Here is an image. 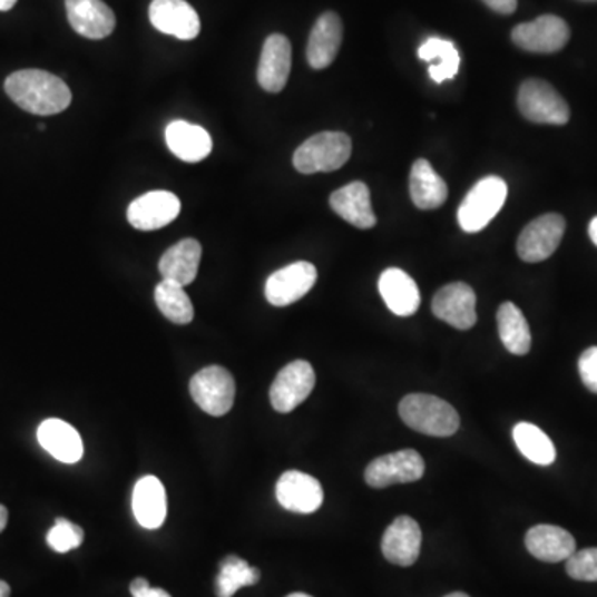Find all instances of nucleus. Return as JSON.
I'll use <instances>...</instances> for the list:
<instances>
[{
    "label": "nucleus",
    "mask_w": 597,
    "mask_h": 597,
    "mask_svg": "<svg viewBox=\"0 0 597 597\" xmlns=\"http://www.w3.org/2000/svg\"><path fill=\"white\" fill-rule=\"evenodd\" d=\"M3 88L17 107L39 117L62 114L72 104L66 81L46 70H19L7 77Z\"/></svg>",
    "instance_id": "obj_1"
},
{
    "label": "nucleus",
    "mask_w": 597,
    "mask_h": 597,
    "mask_svg": "<svg viewBox=\"0 0 597 597\" xmlns=\"http://www.w3.org/2000/svg\"><path fill=\"white\" fill-rule=\"evenodd\" d=\"M403 423L423 435L446 439L460 429V415L457 410L435 395L412 393L403 397L399 405Z\"/></svg>",
    "instance_id": "obj_2"
},
{
    "label": "nucleus",
    "mask_w": 597,
    "mask_h": 597,
    "mask_svg": "<svg viewBox=\"0 0 597 597\" xmlns=\"http://www.w3.org/2000/svg\"><path fill=\"white\" fill-rule=\"evenodd\" d=\"M352 141L342 131H322L301 145L294 153V166L302 175L329 173L342 168L351 158Z\"/></svg>",
    "instance_id": "obj_3"
},
{
    "label": "nucleus",
    "mask_w": 597,
    "mask_h": 597,
    "mask_svg": "<svg viewBox=\"0 0 597 597\" xmlns=\"http://www.w3.org/2000/svg\"><path fill=\"white\" fill-rule=\"evenodd\" d=\"M508 186L498 176L481 179L464 196L458 209V223L467 233H478L485 229L491 219L500 213L507 202Z\"/></svg>",
    "instance_id": "obj_4"
},
{
    "label": "nucleus",
    "mask_w": 597,
    "mask_h": 597,
    "mask_svg": "<svg viewBox=\"0 0 597 597\" xmlns=\"http://www.w3.org/2000/svg\"><path fill=\"white\" fill-rule=\"evenodd\" d=\"M518 108L532 124L566 125L571 117L565 98L548 81L538 78H529L521 85Z\"/></svg>",
    "instance_id": "obj_5"
},
{
    "label": "nucleus",
    "mask_w": 597,
    "mask_h": 597,
    "mask_svg": "<svg viewBox=\"0 0 597 597\" xmlns=\"http://www.w3.org/2000/svg\"><path fill=\"white\" fill-rule=\"evenodd\" d=\"M189 392L203 412L213 417H223L233 409L236 383L229 371L219 365H209L195 373L189 382Z\"/></svg>",
    "instance_id": "obj_6"
},
{
    "label": "nucleus",
    "mask_w": 597,
    "mask_h": 597,
    "mask_svg": "<svg viewBox=\"0 0 597 597\" xmlns=\"http://www.w3.org/2000/svg\"><path fill=\"white\" fill-rule=\"evenodd\" d=\"M425 474V461L419 451L407 448V450L393 451L375 458L365 468V481L369 487L380 490V488L392 487L397 483H413Z\"/></svg>",
    "instance_id": "obj_7"
},
{
    "label": "nucleus",
    "mask_w": 597,
    "mask_h": 597,
    "mask_svg": "<svg viewBox=\"0 0 597 597\" xmlns=\"http://www.w3.org/2000/svg\"><path fill=\"white\" fill-rule=\"evenodd\" d=\"M566 222L561 215L548 213L528 224L518 237V256L525 263H541L558 249L565 236Z\"/></svg>",
    "instance_id": "obj_8"
},
{
    "label": "nucleus",
    "mask_w": 597,
    "mask_h": 597,
    "mask_svg": "<svg viewBox=\"0 0 597 597\" xmlns=\"http://www.w3.org/2000/svg\"><path fill=\"white\" fill-rule=\"evenodd\" d=\"M571 37L568 23L556 16H541L532 22L520 23L511 32V39L520 49L532 53L559 52Z\"/></svg>",
    "instance_id": "obj_9"
},
{
    "label": "nucleus",
    "mask_w": 597,
    "mask_h": 597,
    "mask_svg": "<svg viewBox=\"0 0 597 597\" xmlns=\"http://www.w3.org/2000/svg\"><path fill=\"white\" fill-rule=\"evenodd\" d=\"M315 385V372L305 361L287 364L271 385V405L276 412L290 413L297 409Z\"/></svg>",
    "instance_id": "obj_10"
},
{
    "label": "nucleus",
    "mask_w": 597,
    "mask_h": 597,
    "mask_svg": "<svg viewBox=\"0 0 597 597\" xmlns=\"http://www.w3.org/2000/svg\"><path fill=\"white\" fill-rule=\"evenodd\" d=\"M315 281H317V270L314 264L298 261L271 274L264 293L271 305L286 307L304 297L314 287Z\"/></svg>",
    "instance_id": "obj_11"
},
{
    "label": "nucleus",
    "mask_w": 597,
    "mask_h": 597,
    "mask_svg": "<svg viewBox=\"0 0 597 597\" xmlns=\"http://www.w3.org/2000/svg\"><path fill=\"white\" fill-rule=\"evenodd\" d=\"M435 317L458 331H468L477 324V294L464 283H451L433 297Z\"/></svg>",
    "instance_id": "obj_12"
},
{
    "label": "nucleus",
    "mask_w": 597,
    "mask_h": 597,
    "mask_svg": "<svg viewBox=\"0 0 597 597\" xmlns=\"http://www.w3.org/2000/svg\"><path fill=\"white\" fill-rule=\"evenodd\" d=\"M153 27L179 40H193L202 32L198 12L186 0H153L149 6Z\"/></svg>",
    "instance_id": "obj_13"
},
{
    "label": "nucleus",
    "mask_w": 597,
    "mask_h": 597,
    "mask_svg": "<svg viewBox=\"0 0 597 597\" xmlns=\"http://www.w3.org/2000/svg\"><path fill=\"white\" fill-rule=\"evenodd\" d=\"M276 498L284 510L311 515L322 507L324 491L322 485L311 474L291 470L277 480Z\"/></svg>",
    "instance_id": "obj_14"
},
{
    "label": "nucleus",
    "mask_w": 597,
    "mask_h": 597,
    "mask_svg": "<svg viewBox=\"0 0 597 597\" xmlns=\"http://www.w3.org/2000/svg\"><path fill=\"white\" fill-rule=\"evenodd\" d=\"M293 63L290 39L281 33L267 37L257 67V81L270 94H280L286 87Z\"/></svg>",
    "instance_id": "obj_15"
},
{
    "label": "nucleus",
    "mask_w": 597,
    "mask_h": 597,
    "mask_svg": "<svg viewBox=\"0 0 597 597\" xmlns=\"http://www.w3.org/2000/svg\"><path fill=\"white\" fill-rule=\"evenodd\" d=\"M182 203L169 192H151L128 206V222L140 231H155L175 222Z\"/></svg>",
    "instance_id": "obj_16"
},
{
    "label": "nucleus",
    "mask_w": 597,
    "mask_h": 597,
    "mask_svg": "<svg viewBox=\"0 0 597 597\" xmlns=\"http://www.w3.org/2000/svg\"><path fill=\"white\" fill-rule=\"evenodd\" d=\"M422 548V529L410 517H399L385 529L382 538V552L392 565H415Z\"/></svg>",
    "instance_id": "obj_17"
},
{
    "label": "nucleus",
    "mask_w": 597,
    "mask_h": 597,
    "mask_svg": "<svg viewBox=\"0 0 597 597\" xmlns=\"http://www.w3.org/2000/svg\"><path fill=\"white\" fill-rule=\"evenodd\" d=\"M67 17L78 36L101 40L117 26L114 10L104 0H66Z\"/></svg>",
    "instance_id": "obj_18"
},
{
    "label": "nucleus",
    "mask_w": 597,
    "mask_h": 597,
    "mask_svg": "<svg viewBox=\"0 0 597 597\" xmlns=\"http://www.w3.org/2000/svg\"><path fill=\"white\" fill-rule=\"evenodd\" d=\"M344 27L341 17L334 12H325L312 27L307 43V62L312 69L322 70L332 66L341 49Z\"/></svg>",
    "instance_id": "obj_19"
},
{
    "label": "nucleus",
    "mask_w": 597,
    "mask_h": 597,
    "mask_svg": "<svg viewBox=\"0 0 597 597\" xmlns=\"http://www.w3.org/2000/svg\"><path fill=\"white\" fill-rule=\"evenodd\" d=\"M329 205L335 215L359 229H371L375 226L376 218L373 215L371 192L365 183H349L344 188L332 193Z\"/></svg>",
    "instance_id": "obj_20"
},
{
    "label": "nucleus",
    "mask_w": 597,
    "mask_h": 597,
    "mask_svg": "<svg viewBox=\"0 0 597 597\" xmlns=\"http://www.w3.org/2000/svg\"><path fill=\"white\" fill-rule=\"evenodd\" d=\"M526 549L539 561L561 562L576 552V539L559 526L538 525L526 532Z\"/></svg>",
    "instance_id": "obj_21"
},
{
    "label": "nucleus",
    "mask_w": 597,
    "mask_h": 597,
    "mask_svg": "<svg viewBox=\"0 0 597 597\" xmlns=\"http://www.w3.org/2000/svg\"><path fill=\"white\" fill-rule=\"evenodd\" d=\"M379 291L386 307L399 317H409L419 311V286L405 271L399 270V267L383 271L379 280Z\"/></svg>",
    "instance_id": "obj_22"
},
{
    "label": "nucleus",
    "mask_w": 597,
    "mask_h": 597,
    "mask_svg": "<svg viewBox=\"0 0 597 597\" xmlns=\"http://www.w3.org/2000/svg\"><path fill=\"white\" fill-rule=\"evenodd\" d=\"M165 137L169 151L186 163L203 162L213 151L208 131L185 120L172 121L166 127Z\"/></svg>",
    "instance_id": "obj_23"
},
{
    "label": "nucleus",
    "mask_w": 597,
    "mask_h": 597,
    "mask_svg": "<svg viewBox=\"0 0 597 597\" xmlns=\"http://www.w3.org/2000/svg\"><path fill=\"white\" fill-rule=\"evenodd\" d=\"M199 261H202V244L189 237L179 241L163 254L158 270L163 280L186 287L198 276Z\"/></svg>",
    "instance_id": "obj_24"
},
{
    "label": "nucleus",
    "mask_w": 597,
    "mask_h": 597,
    "mask_svg": "<svg viewBox=\"0 0 597 597\" xmlns=\"http://www.w3.org/2000/svg\"><path fill=\"white\" fill-rule=\"evenodd\" d=\"M40 447L49 451L56 460L72 464L84 457V443L77 430L59 419H49L40 423L37 430Z\"/></svg>",
    "instance_id": "obj_25"
},
{
    "label": "nucleus",
    "mask_w": 597,
    "mask_h": 597,
    "mask_svg": "<svg viewBox=\"0 0 597 597\" xmlns=\"http://www.w3.org/2000/svg\"><path fill=\"white\" fill-rule=\"evenodd\" d=\"M135 518L144 528L158 529L166 520V491L156 477H144L137 481L134 490Z\"/></svg>",
    "instance_id": "obj_26"
},
{
    "label": "nucleus",
    "mask_w": 597,
    "mask_h": 597,
    "mask_svg": "<svg viewBox=\"0 0 597 597\" xmlns=\"http://www.w3.org/2000/svg\"><path fill=\"white\" fill-rule=\"evenodd\" d=\"M410 196L417 208L437 209L447 202L448 186L442 176L437 175L425 158L417 159L410 172Z\"/></svg>",
    "instance_id": "obj_27"
},
{
    "label": "nucleus",
    "mask_w": 597,
    "mask_h": 597,
    "mask_svg": "<svg viewBox=\"0 0 597 597\" xmlns=\"http://www.w3.org/2000/svg\"><path fill=\"white\" fill-rule=\"evenodd\" d=\"M498 334L508 352L526 355L531 349V331L521 309L513 302H503L498 309Z\"/></svg>",
    "instance_id": "obj_28"
},
{
    "label": "nucleus",
    "mask_w": 597,
    "mask_h": 597,
    "mask_svg": "<svg viewBox=\"0 0 597 597\" xmlns=\"http://www.w3.org/2000/svg\"><path fill=\"white\" fill-rule=\"evenodd\" d=\"M419 59L430 62L429 74L435 84L450 80L460 70V53L450 40L430 37L419 49Z\"/></svg>",
    "instance_id": "obj_29"
},
{
    "label": "nucleus",
    "mask_w": 597,
    "mask_h": 597,
    "mask_svg": "<svg viewBox=\"0 0 597 597\" xmlns=\"http://www.w3.org/2000/svg\"><path fill=\"white\" fill-rule=\"evenodd\" d=\"M155 301L162 314L173 324L186 325L195 317L192 298L185 293V287L173 281L163 280L156 286Z\"/></svg>",
    "instance_id": "obj_30"
},
{
    "label": "nucleus",
    "mask_w": 597,
    "mask_h": 597,
    "mask_svg": "<svg viewBox=\"0 0 597 597\" xmlns=\"http://www.w3.org/2000/svg\"><path fill=\"white\" fill-rule=\"evenodd\" d=\"M513 439L522 457L535 464L548 467L555 463L556 448L549 437L532 423L521 422L513 429Z\"/></svg>",
    "instance_id": "obj_31"
},
{
    "label": "nucleus",
    "mask_w": 597,
    "mask_h": 597,
    "mask_svg": "<svg viewBox=\"0 0 597 597\" xmlns=\"http://www.w3.org/2000/svg\"><path fill=\"white\" fill-rule=\"evenodd\" d=\"M261 571L247 565L239 556H227L219 565L216 578V596L233 597L241 588L260 583Z\"/></svg>",
    "instance_id": "obj_32"
},
{
    "label": "nucleus",
    "mask_w": 597,
    "mask_h": 597,
    "mask_svg": "<svg viewBox=\"0 0 597 597\" xmlns=\"http://www.w3.org/2000/svg\"><path fill=\"white\" fill-rule=\"evenodd\" d=\"M84 529L66 518H57L56 525L47 535V542L57 552H69L84 542Z\"/></svg>",
    "instance_id": "obj_33"
},
{
    "label": "nucleus",
    "mask_w": 597,
    "mask_h": 597,
    "mask_svg": "<svg viewBox=\"0 0 597 597\" xmlns=\"http://www.w3.org/2000/svg\"><path fill=\"white\" fill-rule=\"evenodd\" d=\"M566 571L576 581L597 583V548L576 551L566 559Z\"/></svg>",
    "instance_id": "obj_34"
},
{
    "label": "nucleus",
    "mask_w": 597,
    "mask_h": 597,
    "mask_svg": "<svg viewBox=\"0 0 597 597\" xmlns=\"http://www.w3.org/2000/svg\"><path fill=\"white\" fill-rule=\"evenodd\" d=\"M579 375L586 389L597 393V348H589L579 358Z\"/></svg>",
    "instance_id": "obj_35"
},
{
    "label": "nucleus",
    "mask_w": 597,
    "mask_h": 597,
    "mask_svg": "<svg viewBox=\"0 0 597 597\" xmlns=\"http://www.w3.org/2000/svg\"><path fill=\"white\" fill-rule=\"evenodd\" d=\"M130 593L134 597H172L165 589L151 588L145 578H137L131 581Z\"/></svg>",
    "instance_id": "obj_36"
},
{
    "label": "nucleus",
    "mask_w": 597,
    "mask_h": 597,
    "mask_svg": "<svg viewBox=\"0 0 597 597\" xmlns=\"http://www.w3.org/2000/svg\"><path fill=\"white\" fill-rule=\"evenodd\" d=\"M491 10L498 13H513L517 10L518 0H483Z\"/></svg>",
    "instance_id": "obj_37"
},
{
    "label": "nucleus",
    "mask_w": 597,
    "mask_h": 597,
    "mask_svg": "<svg viewBox=\"0 0 597 597\" xmlns=\"http://www.w3.org/2000/svg\"><path fill=\"white\" fill-rule=\"evenodd\" d=\"M7 521H9V511H7V508L3 507V505H0V532L6 529Z\"/></svg>",
    "instance_id": "obj_38"
},
{
    "label": "nucleus",
    "mask_w": 597,
    "mask_h": 597,
    "mask_svg": "<svg viewBox=\"0 0 597 597\" xmlns=\"http://www.w3.org/2000/svg\"><path fill=\"white\" fill-rule=\"evenodd\" d=\"M589 236H591L593 243H595L597 246V216L591 223H589Z\"/></svg>",
    "instance_id": "obj_39"
},
{
    "label": "nucleus",
    "mask_w": 597,
    "mask_h": 597,
    "mask_svg": "<svg viewBox=\"0 0 597 597\" xmlns=\"http://www.w3.org/2000/svg\"><path fill=\"white\" fill-rule=\"evenodd\" d=\"M16 3L17 0H0V10H2V12H7V10L12 9Z\"/></svg>",
    "instance_id": "obj_40"
},
{
    "label": "nucleus",
    "mask_w": 597,
    "mask_h": 597,
    "mask_svg": "<svg viewBox=\"0 0 597 597\" xmlns=\"http://www.w3.org/2000/svg\"><path fill=\"white\" fill-rule=\"evenodd\" d=\"M0 597H10V586L6 581H0Z\"/></svg>",
    "instance_id": "obj_41"
},
{
    "label": "nucleus",
    "mask_w": 597,
    "mask_h": 597,
    "mask_svg": "<svg viewBox=\"0 0 597 597\" xmlns=\"http://www.w3.org/2000/svg\"><path fill=\"white\" fill-rule=\"evenodd\" d=\"M446 597H470V596L464 595V593H451V595H448Z\"/></svg>",
    "instance_id": "obj_42"
},
{
    "label": "nucleus",
    "mask_w": 597,
    "mask_h": 597,
    "mask_svg": "<svg viewBox=\"0 0 597 597\" xmlns=\"http://www.w3.org/2000/svg\"><path fill=\"white\" fill-rule=\"evenodd\" d=\"M287 597H312V596L304 595V593H294V595H290Z\"/></svg>",
    "instance_id": "obj_43"
},
{
    "label": "nucleus",
    "mask_w": 597,
    "mask_h": 597,
    "mask_svg": "<svg viewBox=\"0 0 597 597\" xmlns=\"http://www.w3.org/2000/svg\"><path fill=\"white\" fill-rule=\"evenodd\" d=\"M585 2H597V0H585Z\"/></svg>",
    "instance_id": "obj_44"
}]
</instances>
